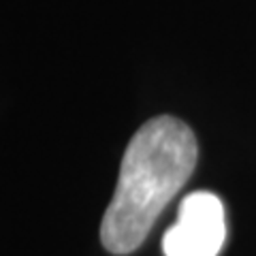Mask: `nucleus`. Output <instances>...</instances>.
I'll return each mask as SVG.
<instances>
[{"label":"nucleus","mask_w":256,"mask_h":256,"mask_svg":"<svg viewBox=\"0 0 256 256\" xmlns=\"http://www.w3.org/2000/svg\"><path fill=\"white\" fill-rule=\"evenodd\" d=\"M196 156L194 132L173 116L152 118L132 134L100 222L105 250L124 256L146 242L158 216L190 180Z\"/></svg>","instance_id":"1"},{"label":"nucleus","mask_w":256,"mask_h":256,"mask_svg":"<svg viewBox=\"0 0 256 256\" xmlns=\"http://www.w3.org/2000/svg\"><path fill=\"white\" fill-rule=\"evenodd\" d=\"M226 239L224 205L214 192L184 196L178 222L162 237L164 256H218Z\"/></svg>","instance_id":"2"}]
</instances>
